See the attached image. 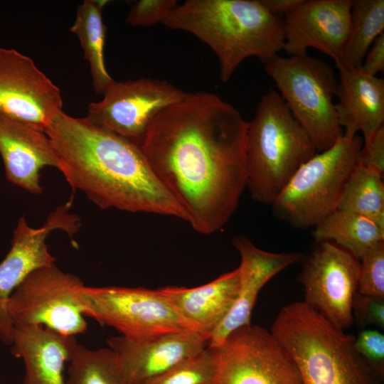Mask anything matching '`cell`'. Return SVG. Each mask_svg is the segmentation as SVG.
I'll use <instances>...</instances> for the list:
<instances>
[{
    "label": "cell",
    "mask_w": 384,
    "mask_h": 384,
    "mask_svg": "<svg viewBox=\"0 0 384 384\" xmlns=\"http://www.w3.org/2000/svg\"><path fill=\"white\" fill-rule=\"evenodd\" d=\"M247 122L207 92L187 93L161 111L142 150L153 173L205 235L229 221L246 187Z\"/></svg>",
    "instance_id": "obj_1"
},
{
    "label": "cell",
    "mask_w": 384,
    "mask_h": 384,
    "mask_svg": "<svg viewBox=\"0 0 384 384\" xmlns=\"http://www.w3.org/2000/svg\"><path fill=\"white\" fill-rule=\"evenodd\" d=\"M73 191L103 209L172 216L188 222L183 208L151 169L141 146L61 111L45 130Z\"/></svg>",
    "instance_id": "obj_2"
},
{
    "label": "cell",
    "mask_w": 384,
    "mask_h": 384,
    "mask_svg": "<svg viewBox=\"0 0 384 384\" xmlns=\"http://www.w3.org/2000/svg\"><path fill=\"white\" fill-rule=\"evenodd\" d=\"M161 23L207 44L218 59L223 82L246 58L264 65L283 49V17L270 14L260 0H187Z\"/></svg>",
    "instance_id": "obj_3"
},
{
    "label": "cell",
    "mask_w": 384,
    "mask_h": 384,
    "mask_svg": "<svg viewBox=\"0 0 384 384\" xmlns=\"http://www.w3.org/2000/svg\"><path fill=\"white\" fill-rule=\"evenodd\" d=\"M270 331L297 364L303 384H383V378L357 351L356 336L304 302L284 306Z\"/></svg>",
    "instance_id": "obj_4"
},
{
    "label": "cell",
    "mask_w": 384,
    "mask_h": 384,
    "mask_svg": "<svg viewBox=\"0 0 384 384\" xmlns=\"http://www.w3.org/2000/svg\"><path fill=\"white\" fill-rule=\"evenodd\" d=\"M316 153L278 92L270 89L247 122L246 187L252 198L272 205L297 169Z\"/></svg>",
    "instance_id": "obj_5"
},
{
    "label": "cell",
    "mask_w": 384,
    "mask_h": 384,
    "mask_svg": "<svg viewBox=\"0 0 384 384\" xmlns=\"http://www.w3.org/2000/svg\"><path fill=\"white\" fill-rule=\"evenodd\" d=\"M363 146L358 134H345L294 173L272 205L275 215L298 228H314L337 210Z\"/></svg>",
    "instance_id": "obj_6"
},
{
    "label": "cell",
    "mask_w": 384,
    "mask_h": 384,
    "mask_svg": "<svg viewBox=\"0 0 384 384\" xmlns=\"http://www.w3.org/2000/svg\"><path fill=\"white\" fill-rule=\"evenodd\" d=\"M264 68L317 152L332 146L343 134L334 102L338 84L334 69L308 53L278 55Z\"/></svg>",
    "instance_id": "obj_7"
},
{
    "label": "cell",
    "mask_w": 384,
    "mask_h": 384,
    "mask_svg": "<svg viewBox=\"0 0 384 384\" xmlns=\"http://www.w3.org/2000/svg\"><path fill=\"white\" fill-rule=\"evenodd\" d=\"M78 298L85 316L114 328L127 338L196 332L159 289L84 284L78 291Z\"/></svg>",
    "instance_id": "obj_8"
},
{
    "label": "cell",
    "mask_w": 384,
    "mask_h": 384,
    "mask_svg": "<svg viewBox=\"0 0 384 384\" xmlns=\"http://www.w3.org/2000/svg\"><path fill=\"white\" fill-rule=\"evenodd\" d=\"M84 285L76 275L55 265L29 274L10 296L6 310L14 327L40 326L75 336L87 328L78 298Z\"/></svg>",
    "instance_id": "obj_9"
},
{
    "label": "cell",
    "mask_w": 384,
    "mask_h": 384,
    "mask_svg": "<svg viewBox=\"0 0 384 384\" xmlns=\"http://www.w3.org/2000/svg\"><path fill=\"white\" fill-rule=\"evenodd\" d=\"M213 384H303L299 368L277 338L265 328L248 324L209 348Z\"/></svg>",
    "instance_id": "obj_10"
},
{
    "label": "cell",
    "mask_w": 384,
    "mask_h": 384,
    "mask_svg": "<svg viewBox=\"0 0 384 384\" xmlns=\"http://www.w3.org/2000/svg\"><path fill=\"white\" fill-rule=\"evenodd\" d=\"M186 94L168 81L155 78L113 80L102 100L88 105L85 117L141 146L156 115Z\"/></svg>",
    "instance_id": "obj_11"
},
{
    "label": "cell",
    "mask_w": 384,
    "mask_h": 384,
    "mask_svg": "<svg viewBox=\"0 0 384 384\" xmlns=\"http://www.w3.org/2000/svg\"><path fill=\"white\" fill-rule=\"evenodd\" d=\"M299 275L304 302L336 328H350L352 302L358 292L360 262L332 242H319Z\"/></svg>",
    "instance_id": "obj_12"
},
{
    "label": "cell",
    "mask_w": 384,
    "mask_h": 384,
    "mask_svg": "<svg viewBox=\"0 0 384 384\" xmlns=\"http://www.w3.org/2000/svg\"><path fill=\"white\" fill-rule=\"evenodd\" d=\"M62 106L59 88L31 58L0 48V114L45 132Z\"/></svg>",
    "instance_id": "obj_13"
},
{
    "label": "cell",
    "mask_w": 384,
    "mask_h": 384,
    "mask_svg": "<svg viewBox=\"0 0 384 384\" xmlns=\"http://www.w3.org/2000/svg\"><path fill=\"white\" fill-rule=\"evenodd\" d=\"M70 200L49 214L43 226L30 227L24 218H20L14 231L11 247L0 262V339L11 345L14 327L9 317L6 304L18 284L32 272L53 265L55 258L46 244L48 235L55 230H63L70 236L78 230L79 218L70 213Z\"/></svg>",
    "instance_id": "obj_14"
},
{
    "label": "cell",
    "mask_w": 384,
    "mask_h": 384,
    "mask_svg": "<svg viewBox=\"0 0 384 384\" xmlns=\"http://www.w3.org/2000/svg\"><path fill=\"white\" fill-rule=\"evenodd\" d=\"M352 0H302L283 16V49L289 56L315 48L335 63L341 57L351 28Z\"/></svg>",
    "instance_id": "obj_15"
},
{
    "label": "cell",
    "mask_w": 384,
    "mask_h": 384,
    "mask_svg": "<svg viewBox=\"0 0 384 384\" xmlns=\"http://www.w3.org/2000/svg\"><path fill=\"white\" fill-rule=\"evenodd\" d=\"M233 244L240 255L238 293L229 311L211 333L208 343L209 348L220 345L236 329L250 324L252 309L264 285L302 257L297 252L263 250L242 235L234 237Z\"/></svg>",
    "instance_id": "obj_16"
},
{
    "label": "cell",
    "mask_w": 384,
    "mask_h": 384,
    "mask_svg": "<svg viewBox=\"0 0 384 384\" xmlns=\"http://www.w3.org/2000/svg\"><path fill=\"white\" fill-rule=\"evenodd\" d=\"M107 343L118 356L131 384H142L206 348L198 333L183 331L130 338L112 336Z\"/></svg>",
    "instance_id": "obj_17"
},
{
    "label": "cell",
    "mask_w": 384,
    "mask_h": 384,
    "mask_svg": "<svg viewBox=\"0 0 384 384\" xmlns=\"http://www.w3.org/2000/svg\"><path fill=\"white\" fill-rule=\"evenodd\" d=\"M0 154L7 180L24 190L39 194L40 171L59 169L60 163L44 132L0 114Z\"/></svg>",
    "instance_id": "obj_18"
},
{
    "label": "cell",
    "mask_w": 384,
    "mask_h": 384,
    "mask_svg": "<svg viewBox=\"0 0 384 384\" xmlns=\"http://www.w3.org/2000/svg\"><path fill=\"white\" fill-rule=\"evenodd\" d=\"M336 112L343 134H363L368 144L384 122V80L360 68H337Z\"/></svg>",
    "instance_id": "obj_19"
},
{
    "label": "cell",
    "mask_w": 384,
    "mask_h": 384,
    "mask_svg": "<svg viewBox=\"0 0 384 384\" xmlns=\"http://www.w3.org/2000/svg\"><path fill=\"white\" fill-rule=\"evenodd\" d=\"M77 343L75 336L44 326L15 327L11 352L23 362V384H66L64 366Z\"/></svg>",
    "instance_id": "obj_20"
},
{
    "label": "cell",
    "mask_w": 384,
    "mask_h": 384,
    "mask_svg": "<svg viewBox=\"0 0 384 384\" xmlns=\"http://www.w3.org/2000/svg\"><path fill=\"white\" fill-rule=\"evenodd\" d=\"M239 282L237 268L199 287L173 286L159 289L181 316L208 343L211 333L231 308Z\"/></svg>",
    "instance_id": "obj_21"
},
{
    "label": "cell",
    "mask_w": 384,
    "mask_h": 384,
    "mask_svg": "<svg viewBox=\"0 0 384 384\" xmlns=\"http://www.w3.org/2000/svg\"><path fill=\"white\" fill-rule=\"evenodd\" d=\"M314 240L332 242L358 260L372 246L384 240V228L361 215L336 210L314 227Z\"/></svg>",
    "instance_id": "obj_22"
},
{
    "label": "cell",
    "mask_w": 384,
    "mask_h": 384,
    "mask_svg": "<svg viewBox=\"0 0 384 384\" xmlns=\"http://www.w3.org/2000/svg\"><path fill=\"white\" fill-rule=\"evenodd\" d=\"M106 0H85L79 5L76 18L70 31L76 34L89 63L92 84L97 94H103L114 80L109 75L105 63L104 47L106 26L102 20V9Z\"/></svg>",
    "instance_id": "obj_23"
},
{
    "label": "cell",
    "mask_w": 384,
    "mask_h": 384,
    "mask_svg": "<svg viewBox=\"0 0 384 384\" xmlns=\"http://www.w3.org/2000/svg\"><path fill=\"white\" fill-rule=\"evenodd\" d=\"M384 29V0H353L351 28L336 68H360L365 55Z\"/></svg>",
    "instance_id": "obj_24"
},
{
    "label": "cell",
    "mask_w": 384,
    "mask_h": 384,
    "mask_svg": "<svg viewBox=\"0 0 384 384\" xmlns=\"http://www.w3.org/2000/svg\"><path fill=\"white\" fill-rule=\"evenodd\" d=\"M383 175L358 163L350 176L337 210L361 215L384 228Z\"/></svg>",
    "instance_id": "obj_25"
},
{
    "label": "cell",
    "mask_w": 384,
    "mask_h": 384,
    "mask_svg": "<svg viewBox=\"0 0 384 384\" xmlns=\"http://www.w3.org/2000/svg\"><path fill=\"white\" fill-rule=\"evenodd\" d=\"M68 363L66 384H131L109 347L92 350L77 343Z\"/></svg>",
    "instance_id": "obj_26"
},
{
    "label": "cell",
    "mask_w": 384,
    "mask_h": 384,
    "mask_svg": "<svg viewBox=\"0 0 384 384\" xmlns=\"http://www.w3.org/2000/svg\"><path fill=\"white\" fill-rule=\"evenodd\" d=\"M214 375L212 355L206 348L142 384H213Z\"/></svg>",
    "instance_id": "obj_27"
},
{
    "label": "cell",
    "mask_w": 384,
    "mask_h": 384,
    "mask_svg": "<svg viewBox=\"0 0 384 384\" xmlns=\"http://www.w3.org/2000/svg\"><path fill=\"white\" fill-rule=\"evenodd\" d=\"M360 260L358 292L384 298V240L370 247Z\"/></svg>",
    "instance_id": "obj_28"
},
{
    "label": "cell",
    "mask_w": 384,
    "mask_h": 384,
    "mask_svg": "<svg viewBox=\"0 0 384 384\" xmlns=\"http://www.w3.org/2000/svg\"><path fill=\"white\" fill-rule=\"evenodd\" d=\"M177 5L176 0L137 1L131 6L125 21L132 26H151L162 23Z\"/></svg>",
    "instance_id": "obj_29"
},
{
    "label": "cell",
    "mask_w": 384,
    "mask_h": 384,
    "mask_svg": "<svg viewBox=\"0 0 384 384\" xmlns=\"http://www.w3.org/2000/svg\"><path fill=\"white\" fill-rule=\"evenodd\" d=\"M359 354L378 375L384 378V335L377 329L362 330L355 337Z\"/></svg>",
    "instance_id": "obj_30"
},
{
    "label": "cell",
    "mask_w": 384,
    "mask_h": 384,
    "mask_svg": "<svg viewBox=\"0 0 384 384\" xmlns=\"http://www.w3.org/2000/svg\"><path fill=\"white\" fill-rule=\"evenodd\" d=\"M354 321L364 327L374 325L384 329V298L365 295L356 292L352 302Z\"/></svg>",
    "instance_id": "obj_31"
},
{
    "label": "cell",
    "mask_w": 384,
    "mask_h": 384,
    "mask_svg": "<svg viewBox=\"0 0 384 384\" xmlns=\"http://www.w3.org/2000/svg\"><path fill=\"white\" fill-rule=\"evenodd\" d=\"M358 164L384 174V126L373 135L371 140L363 144L358 156Z\"/></svg>",
    "instance_id": "obj_32"
},
{
    "label": "cell",
    "mask_w": 384,
    "mask_h": 384,
    "mask_svg": "<svg viewBox=\"0 0 384 384\" xmlns=\"http://www.w3.org/2000/svg\"><path fill=\"white\" fill-rule=\"evenodd\" d=\"M360 69L373 76L384 70V33L380 35L367 50Z\"/></svg>",
    "instance_id": "obj_33"
},
{
    "label": "cell",
    "mask_w": 384,
    "mask_h": 384,
    "mask_svg": "<svg viewBox=\"0 0 384 384\" xmlns=\"http://www.w3.org/2000/svg\"><path fill=\"white\" fill-rule=\"evenodd\" d=\"M302 0H260L272 14L283 17L295 9Z\"/></svg>",
    "instance_id": "obj_34"
}]
</instances>
